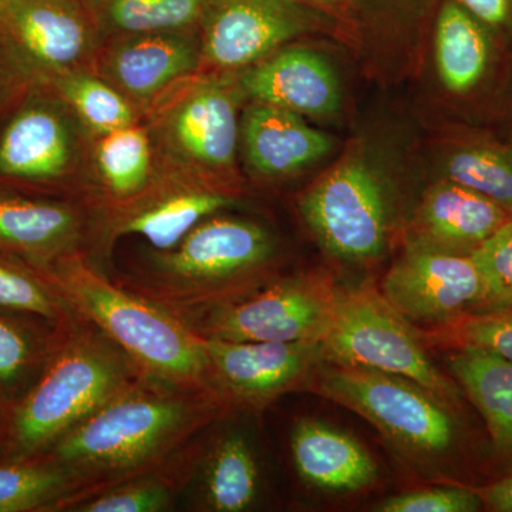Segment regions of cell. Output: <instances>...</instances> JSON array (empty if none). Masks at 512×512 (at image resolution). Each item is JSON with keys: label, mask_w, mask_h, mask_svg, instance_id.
Here are the masks:
<instances>
[{"label": "cell", "mask_w": 512, "mask_h": 512, "mask_svg": "<svg viewBox=\"0 0 512 512\" xmlns=\"http://www.w3.org/2000/svg\"><path fill=\"white\" fill-rule=\"evenodd\" d=\"M144 377L123 349L80 316L28 392L10 406L0 427V451L6 461L39 457Z\"/></svg>", "instance_id": "3"}, {"label": "cell", "mask_w": 512, "mask_h": 512, "mask_svg": "<svg viewBox=\"0 0 512 512\" xmlns=\"http://www.w3.org/2000/svg\"><path fill=\"white\" fill-rule=\"evenodd\" d=\"M201 59V45L194 37L181 32L136 33L106 50L101 70L120 92L147 100L190 76Z\"/></svg>", "instance_id": "14"}, {"label": "cell", "mask_w": 512, "mask_h": 512, "mask_svg": "<svg viewBox=\"0 0 512 512\" xmlns=\"http://www.w3.org/2000/svg\"><path fill=\"white\" fill-rule=\"evenodd\" d=\"M83 229L82 212L72 205L0 195V248L18 252L37 269L79 252Z\"/></svg>", "instance_id": "17"}, {"label": "cell", "mask_w": 512, "mask_h": 512, "mask_svg": "<svg viewBox=\"0 0 512 512\" xmlns=\"http://www.w3.org/2000/svg\"><path fill=\"white\" fill-rule=\"evenodd\" d=\"M202 18V57L222 69L261 62L313 26L296 0H210Z\"/></svg>", "instance_id": "11"}, {"label": "cell", "mask_w": 512, "mask_h": 512, "mask_svg": "<svg viewBox=\"0 0 512 512\" xmlns=\"http://www.w3.org/2000/svg\"><path fill=\"white\" fill-rule=\"evenodd\" d=\"M446 175L447 180L477 191L512 215V148H460L448 157Z\"/></svg>", "instance_id": "30"}, {"label": "cell", "mask_w": 512, "mask_h": 512, "mask_svg": "<svg viewBox=\"0 0 512 512\" xmlns=\"http://www.w3.org/2000/svg\"><path fill=\"white\" fill-rule=\"evenodd\" d=\"M488 28H512V0H457Z\"/></svg>", "instance_id": "36"}, {"label": "cell", "mask_w": 512, "mask_h": 512, "mask_svg": "<svg viewBox=\"0 0 512 512\" xmlns=\"http://www.w3.org/2000/svg\"><path fill=\"white\" fill-rule=\"evenodd\" d=\"M487 282L490 311H512V220L471 254Z\"/></svg>", "instance_id": "33"}, {"label": "cell", "mask_w": 512, "mask_h": 512, "mask_svg": "<svg viewBox=\"0 0 512 512\" xmlns=\"http://www.w3.org/2000/svg\"><path fill=\"white\" fill-rule=\"evenodd\" d=\"M73 156L69 128L47 107L20 111L0 137V174L16 180L62 177Z\"/></svg>", "instance_id": "20"}, {"label": "cell", "mask_w": 512, "mask_h": 512, "mask_svg": "<svg viewBox=\"0 0 512 512\" xmlns=\"http://www.w3.org/2000/svg\"><path fill=\"white\" fill-rule=\"evenodd\" d=\"M437 73L448 92L466 94L483 80L491 56L487 29L458 2L441 8L436 25Z\"/></svg>", "instance_id": "25"}, {"label": "cell", "mask_w": 512, "mask_h": 512, "mask_svg": "<svg viewBox=\"0 0 512 512\" xmlns=\"http://www.w3.org/2000/svg\"><path fill=\"white\" fill-rule=\"evenodd\" d=\"M299 211L320 247L342 261H373L386 248V195L365 161L352 158L323 175L302 195Z\"/></svg>", "instance_id": "8"}, {"label": "cell", "mask_w": 512, "mask_h": 512, "mask_svg": "<svg viewBox=\"0 0 512 512\" xmlns=\"http://www.w3.org/2000/svg\"><path fill=\"white\" fill-rule=\"evenodd\" d=\"M241 87L255 103L298 114L326 116L340 107V86L325 57L306 47H288L252 64Z\"/></svg>", "instance_id": "13"}, {"label": "cell", "mask_w": 512, "mask_h": 512, "mask_svg": "<svg viewBox=\"0 0 512 512\" xmlns=\"http://www.w3.org/2000/svg\"><path fill=\"white\" fill-rule=\"evenodd\" d=\"M234 200L207 187H184L150 200H138L117 214L114 235H138L151 249L167 251L187 237L200 222L229 207Z\"/></svg>", "instance_id": "21"}, {"label": "cell", "mask_w": 512, "mask_h": 512, "mask_svg": "<svg viewBox=\"0 0 512 512\" xmlns=\"http://www.w3.org/2000/svg\"><path fill=\"white\" fill-rule=\"evenodd\" d=\"M291 453L302 480L319 490L359 491L377 477L375 460L359 441L320 421L296 423Z\"/></svg>", "instance_id": "18"}, {"label": "cell", "mask_w": 512, "mask_h": 512, "mask_svg": "<svg viewBox=\"0 0 512 512\" xmlns=\"http://www.w3.org/2000/svg\"><path fill=\"white\" fill-rule=\"evenodd\" d=\"M2 10L12 35L46 66H72L89 47V25L73 0H3Z\"/></svg>", "instance_id": "19"}, {"label": "cell", "mask_w": 512, "mask_h": 512, "mask_svg": "<svg viewBox=\"0 0 512 512\" xmlns=\"http://www.w3.org/2000/svg\"><path fill=\"white\" fill-rule=\"evenodd\" d=\"M0 309L36 316L60 325L80 318L42 269L29 271L2 259Z\"/></svg>", "instance_id": "29"}, {"label": "cell", "mask_w": 512, "mask_h": 512, "mask_svg": "<svg viewBox=\"0 0 512 512\" xmlns=\"http://www.w3.org/2000/svg\"><path fill=\"white\" fill-rule=\"evenodd\" d=\"M237 99L227 79L201 80L175 104L167 131L178 153L208 171L232 167L238 144Z\"/></svg>", "instance_id": "12"}, {"label": "cell", "mask_w": 512, "mask_h": 512, "mask_svg": "<svg viewBox=\"0 0 512 512\" xmlns=\"http://www.w3.org/2000/svg\"><path fill=\"white\" fill-rule=\"evenodd\" d=\"M9 313L15 312L0 309V392L5 396H12L10 392L22 386L35 370L45 369L66 329L79 319L39 332Z\"/></svg>", "instance_id": "28"}, {"label": "cell", "mask_w": 512, "mask_h": 512, "mask_svg": "<svg viewBox=\"0 0 512 512\" xmlns=\"http://www.w3.org/2000/svg\"><path fill=\"white\" fill-rule=\"evenodd\" d=\"M448 328L458 346L491 350L512 362V311L474 313Z\"/></svg>", "instance_id": "34"}, {"label": "cell", "mask_w": 512, "mask_h": 512, "mask_svg": "<svg viewBox=\"0 0 512 512\" xmlns=\"http://www.w3.org/2000/svg\"><path fill=\"white\" fill-rule=\"evenodd\" d=\"M336 298L338 289L318 275L274 278L188 328L201 338L227 342H320L332 323Z\"/></svg>", "instance_id": "7"}, {"label": "cell", "mask_w": 512, "mask_h": 512, "mask_svg": "<svg viewBox=\"0 0 512 512\" xmlns=\"http://www.w3.org/2000/svg\"><path fill=\"white\" fill-rule=\"evenodd\" d=\"M510 220V212L494 201L446 180L421 201L413 244L471 255Z\"/></svg>", "instance_id": "15"}, {"label": "cell", "mask_w": 512, "mask_h": 512, "mask_svg": "<svg viewBox=\"0 0 512 512\" xmlns=\"http://www.w3.org/2000/svg\"><path fill=\"white\" fill-rule=\"evenodd\" d=\"M76 497L69 474L47 461L0 464V512L67 511Z\"/></svg>", "instance_id": "26"}, {"label": "cell", "mask_w": 512, "mask_h": 512, "mask_svg": "<svg viewBox=\"0 0 512 512\" xmlns=\"http://www.w3.org/2000/svg\"><path fill=\"white\" fill-rule=\"evenodd\" d=\"M484 503L477 491L466 488H430L387 498L379 512H476Z\"/></svg>", "instance_id": "35"}, {"label": "cell", "mask_w": 512, "mask_h": 512, "mask_svg": "<svg viewBox=\"0 0 512 512\" xmlns=\"http://www.w3.org/2000/svg\"><path fill=\"white\" fill-rule=\"evenodd\" d=\"M210 0H101L111 29L136 33L181 32L204 16Z\"/></svg>", "instance_id": "31"}, {"label": "cell", "mask_w": 512, "mask_h": 512, "mask_svg": "<svg viewBox=\"0 0 512 512\" xmlns=\"http://www.w3.org/2000/svg\"><path fill=\"white\" fill-rule=\"evenodd\" d=\"M447 363L483 416L495 448L512 457V362L491 350L458 346Z\"/></svg>", "instance_id": "24"}, {"label": "cell", "mask_w": 512, "mask_h": 512, "mask_svg": "<svg viewBox=\"0 0 512 512\" xmlns=\"http://www.w3.org/2000/svg\"><path fill=\"white\" fill-rule=\"evenodd\" d=\"M97 161L111 200L123 207L120 211L134 204L147 190L151 174L150 141L140 128L131 124L104 134Z\"/></svg>", "instance_id": "27"}, {"label": "cell", "mask_w": 512, "mask_h": 512, "mask_svg": "<svg viewBox=\"0 0 512 512\" xmlns=\"http://www.w3.org/2000/svg\"><path fill=\"white\" fill-rule=\"evenodd\" d=\"M204 434L181 448L161 466L151 468L74 505L76 512H163L190 487L202 451Z\"/></svg>", "instance_id": "22"}, {"label": "cell", "mask_w": 512, "mask_h": 512, "mask_svg": "<svg viewBox=\"0 0 512 512\" xmlns=\"http://www.w3.org/2000/svg\"><path fill=\"white\" fill-rule=\"evenodd\" d=\"M231 407L211 390L144 377L36 457L62 468L74 505L161 466L198 439Z\"/></svg>", "instance_id": "1"}, {"label": "cell", "mask_w": 512, "mask_h": 512, "mask_svg": "<svg viewBox=\"0 0 512 512\" xmlns=\"http://www.w3.org/2000/svg\"><path fill=\"white\" fill-rule=\"evenodd\" d=\"M245 156L264 177H285L328 156L333 140L293 111L255 103L242 120Z\"/></svg>", "instance_id": "16"}, {"label": "cell", "mask_w": 512, "mask_h": 512, "mask_svg": "<svg viewBox=\"0 0 512 512\" xmlns=\"http://www.w3.org/2000/svg\"><path fill=\"white\" fill-rule=\"evenodd\" d=\"M484 507L497 512H512V476L476 490Z\"/></svg>", "instance_id": "37"}, {"label": "cell", "mask_w": 512, "mask_h": 512, "mask_svg": "<svg viewBox=\"0 0 512 512\" xmlns=\"http://www.w3.org/2000/svg\"><path fill=\"white\" fill-rule=\"evenodd\" d=\"M380 293L407 322L419 325L444 328L490 311L487 282L473 256L424 245L412 244Z\"/></svg>", "instance_id": "9"}, {"label": "cell", "mask_w": 512, "mask_h": 512, "mask_svg": "<svg viewBox=\"0 0 512 512\" xmlns=\"http://www.w3.org/2000/svg\"><path fill=\"white\" fill-rule=\"evenodd\" d=\"M59 87L77 114L103 136L133 124V109L113 84L87 74H69L59 80Z\"/></svg>", "instance_id": "32"}, {"label": "cell", "mask_w": 512, "mask_h": 512, "mask_svg": "<svg viewBox=\"0 0 512 512\" xmlns=\"http://www.w3.org/2000/svg\"><path fill=\"white\" fill-rule=\"evenodd\" d=\"M42 271L77 315L113 340L144 375L173 386L215 393L207 343L183 320L121 288L79 252Z\"/></svg>", "instance_id": "4"}, {"label": "cell", "mask_w": 512, "mask_h": 512, "mask_svg": "<svg viewBox=\"0 0 512 512\" xmlns=\"http://www.w3.org/2000/svg\"><path fill=\"white\" fill-rule=\"evenodd\" d=\"M320 359L333 365L377 370L412 380L451 409L460 389L434 366L410 322L373 288L338 291Z\"/></svg>", "instance_id": "6"}, {"label": "cell", "mask_w": 512, "mask_h": 512, "mask_svg": "<svg viewBox=\"0 0 512 512\" xmlns=\"http://www.w3.org/2000/svg\"><path fill=\"white\" fill-rule=\"evenodd\" d=\"M272 235L256 222L212 215L167 251L150 252L113 279L190 325L271 282Z\"/></svg>", "instance_id": "2"}, {"label": "cell", "mask_w": 512, "mask_h": 512, "mask_svg": "<svg viewBox=\"0 0 512 512\" xmlns=\"http://www.w3.org/2000/svg\"><path fill=\"white\" fill-rule=\"evenodd\" d=\"M195 476L201 510L247 511L259 495L258 461L247 439L238 433L205 443Z\"/></svg>", "instance_id": "23"}, {"label": "cell", "mask_w": 512, "mask_h": 512, "mask_svg": "<svg viewBox=\"0 0 512 512\" xmlns=\"http://www.w3.org/2000/svg\"><path fill=\"white\" fill-rule=\"evenodd\" d=\"M212 389L229 407H262L308 383L319 342H227L205 339Z\"/></svg>", "instance_id": "10"}, {"label": "cell", "mask_w": 512, "mask_h": 512, "mask_svg": "<svg viewBox=\"0 0 512 512\" xmlns=\"http://www.w3.org/2000/svg\"><path fill=\"white\" fill-rule=\"evenodd\" d=\"M308 386L359 414L396 446L417 456H444L460 436L454 409L402 376L320 359Z\"/></svg>", "instance_id": "5"}]
</instances>
